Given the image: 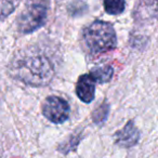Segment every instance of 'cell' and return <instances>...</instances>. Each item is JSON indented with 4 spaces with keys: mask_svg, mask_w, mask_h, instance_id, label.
<instances>
[{
    "mask_svg": "<svg viewBox=\"0 0 158 158\" xmlns=\"http://www.w3.org/2000/svg\"><path fill=\"white\" fill-rule=\"evenodd\" d=\"M80 140H81L80 135H74V134L72 135V134H70L67 138V140H65L64 142H62L61 144L59 145L57 149H59V152H61V153L67 154L68 152L74 151V149L77 148Z\"/></svg>",
    "mask_w": 158,
    "mask_h": 158,
    "instance_id": "9",
    "label": "cell"
},
{
    "mask_svg": "<svg viewBox=\"0 0 158 158\" xmlns=\"http://www.w3.org/2000/svg\"><path fill=\"white\" fill-rule=\"evenodd\" d=\"M126 9L125 0H104V10L110 15H119Z\"/></svg>",
    "mask_w": 158,
    "mask_h": 158,
    "instance_id": "8",
    "label": "cell"
},
{
    "mask_svg": "<svg viewBox=\"0 0 158 158\" xmlns=\"http://www.w3.org/2000/svg\"><path fill=\"white\" fill-rule=\"evenodd\" d=\"M70 113L69 104L60 97L51 95L44 100L42 104V114L53 123H63L68 119Z\"/></svg>",
    "mask_w": 158,
    "mask_h": 158,
    "instance_id": "4",
    "label": "cell"
},
{
    "mask_svg": "<svg viewBox=\"0 0 158 158\" xmlns=\"http://www.w3.org/2000/svg\"><path fill=\"white\" fill-rule=\"evenodd\" d=\"M141 136V132L135 127L133 120H130L127 123V125L123 128V129L118 130L115 132V143L118 146L125 147V148H129L132 147L139 142Z\"/></svg>",
    "mask_w": 158,
    "mask_h": 158,
    "instance_id": "5",
    "label": "cell"
},
{
    "mask_svg": "<svg viewBox=\"0 0 158 158\" xmlns=\"http://www.w3.org/2000/svg\"><path fill=\"white\" fill-rule=\"evenodd\" d=\"M113 74H114V69H113V67L110 65L94 67L89 73L91 78H92L95 82H98V84H105V82H108L110 79H112Z\"/></svg>",
    "mask_w": 158,
    "mask_h": 158,
    "instance_id": "7",
    "label": "cell"
},
{
    "mask_svg": "<svg viewBox=\"0 0 158 158\" xmlns=\"http://www.w3.org/2000/svg\"><path fill=\"white\" fill-rule=\"evenodd\" d=\"M47 21V7L40 2L31 3L24 9L18 20L19 31L29 34L44 26Z\"/></svg>",
    "mask_w": 158,
    "mask_h": 158,
    "instance_id": "3",
    "label": "cell"
},
{
    "mask_svg": "<svg viewBox=\"0 0 158 158\" xmlns=\"http://www.w3.org/2000/svg\"><path fill=\"white\" fill-rule=\"evenodd\" d=\"M84 41L92 54L107 52L116 48V33L110 23L95 21L84 31Z\"/></svg>",
    "mask_w": 158,
    "mask_h": 158,
    "instance_id": "2",
    "label": "cell"
},
{
    "mask_svg": "<svg viewBox=\"0 0 158 158\" xmlns=\"http://www.w3.org/2000/svg\"><path fill=\"white\" fill-rule=\"evenodd\" d=\"M11 74L29 86L44 87L54 77V67L50 60L42 54H23L11 63Z\"/></svg>",
    "mask_w": 158,
    "mask_h": 158,
    "instance_id": "1",
    "label": "cell"
},
{
    "mask_svg": "<svg viewBox=\"0 0 158 158\" xmlns=\"http://www.w3.org/2000/svg\"><path fill=\"white\" fill-rule=\"evenodd\" d=\"M15 9L13 0H0V21L5 20Z\"/></svg>",
    "mask_w": 158,
    "mask_h": 158,
    "instance_id": "11",
    "label": "cell"
},
{
    "mask_svg": "<svg viewBox=\"0 0 158 158\" xmlns=\"http://www.w3.org/2000/svg\"><path fill=\"white\" fill-rule=\"evenodd\" d=\"M95 84L89 74H85L78 78L76 85V94L84 103H90L95 95Z\"/></svg>",
    "mask_w": 158,
    "mask_h": 158,
    "instance_id": "6",
    "label": "cell"
},
{
    "mask_svg": "<svg viewBox=\"0 0 158 158\" xmlns=\"http://www.w3.org/2000/svg\"><path fill=\"white\" fill-rule=\"evenodd\" d=\"M108 112H110V105L107 102H103L94 112L92 113V119L97 125H102L107 119Z\"/></svg>",
    "mask_w": 158,
    "mask_h": 158,
    "instance_id": "10",
    "label": "cell"
}]
</instances>
